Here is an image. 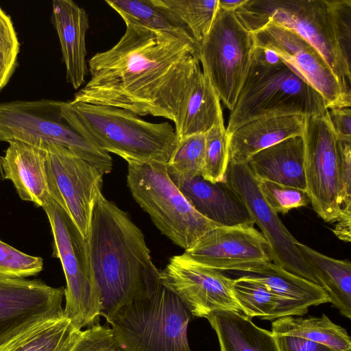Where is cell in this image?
<instances>
[{"instance_id":"obj_33","label":"cell","mask_w":351,"mask_h":351,"mask_svg":"<svg viewBox=\"0 0 351 351\" xmlns=\"http://www.w3.org/2000/svg\"><path fill=\"white\" fill-rule=\"evenodd\" d=\"M204 152V134H193L178 140L167 163L168 173L186 178L202 176Z\"/></svg>"},{"instance_id":"obj_35","label":"cell","mask_w":351,"mask_h":351,"mask_svg":"<svg viewBox=\"0 0 351 351\" xmlns=\"http://www.w3.org/2000/svg\"><path fill=\"white\" fill-rule=\"evenodd\" d=\"M20 43L12 19L0 8V91L8 84L18 65Z\"/></svg>"},{"instance_id":"obj_6","label":"cell","mask_w":351,"mask_h":351,"mask_svg":"<svg viewBox=\"0 0 351 351\" xmlns=\"http://www.w3.org/2000/svg\"><path fill=\"white\" fill-rule=\"evenodd\" d=\"M250 32L274 22L295 32L325 58L339 83L343 99L351 106V66L338 43L331 0H247L235 11Z\"/></svg>"},{"instance_id":"obj_26","label":"cell","mask_w":351,"mask_h":351,"mask_svg":"<svg viewBox=\"0 0 351 351\" xmlns=\"http://www.w3.org/2000/svg\"><path fill=\"white\" fill-rule=\"evenodd\" d=\"M297 247L313 271L317 284L344 317L351 318V263L327 256L298 242Z\"/></svg>"},{"instance_id":"obj_25","label":"cell","mask_w":351,"mask_h":351,"mask_svg":"<svg viewBox=\"0 0 351 351\" xmlns=\"http://www.w3.org/2000/svg\"><path fill=\"white\" fill-rule=\"evenodd\" d=\"M233 292L242 313L249 318L275 320L287 316H302L308 306L285 298L265 285L243 275L233 279Z\"/></svg>"},{"instance_id":"obj_11","label":"cell","mask_w":351,"mask_h":351,"mask_svg":"<svg viewBox=\"0 0 351 351\" xmlns=\"http://www.w3.org/2000/svg\"><path fill=\"white\" fill-rule=\"evenodd\" d=\"M304 145L306 191L315 212L324 221H337L342 202L339 178L337 138L327 110L306 118Z\"/></svg>"},{"instance_id":"obj_12","label":"cell","mask_w":351,"mask_h":351,"mask_svg":"<svg viewBox=\"0 0 351 351\" xmlns=\"http://www.w3.org/2000/svg\"><path fill=\"white\" fill-rule=\"evenodd\" d=\"M44 149L49 195L87 238L95 206L102 193L104 174L64 147L48 145Z\"/></svg>"},{"instance_id":"obj_19","label":"cell","mask_w":351,"mask_h":351,"mask_svg":"<svg viewBox=\"0 0 351 351\" xmlns=\"http://www.w3.org/2000/svg\"><path fill=\"white\" fill-rule=\"evenodd\" d=\"M52 8L51 22L59 38L66 80L77 89L84 83L87 73L88 14L84 8L71 0H54Z\"/></svg>"},{"instance_id":"obj_40","label":"cell","mask_w":351,"mask_h":351,"mask_svg":"<svg viewBox=\"0 0 351 351\" xmlns=\"http://www.w3.org/2000/svg\"><path fill=\"white\" fill-rule=\"evenodd\" d=\"M327 114L337 139L351 142L350 107L328 108Z\"/></svg>"},{"instance_id":"obj_31","label":"cell","mask_w":351,"mask_h":351,"mask_svg":"<svg viewBox=\"0 0 351 351\" xmlns=\"http://www.w3.org/2000/svg\"><path fill=\"white\" fill-rule=\"evenodd\" d=\"M155 1L187 27L197 43L208 33L219 8L218 0Z\"/></svg>"},{"instance_id":"obj_9","label":"cell","mask_w":351,"mask_h":351,"mask_svg":"<svg viewBox=\"0 0 351 351\" xmlns=\"http://www.w3.org/2000/svg\"><path fill=\"white\" fill-rule=\"evenodd\" d=\"M53 237V255L65 276L64 315L77 330L99 322L101 294L85 238L66 212L49 195L42 207Z\"/></svg>"},{"instance_id":"obj_24","label":"cell","mask_w":351,"mask_h":351,"mask_svg":"<svg viewBox=\"0 0 351 351\" xmlns=\"http://www.w3.org/2000/svg\"><path fill=\"white\" fill-rule=\"evenodd\" d=\"M206 319L221 351H279L273 332L257 326L243 313L217 311Z\"/></svg>"},{"instance_id":"obj_10","label":"cell","mask_w":351,"mask_h":351,"mask_svg":"<svg viewBox=\"0 0 351 351\" xmlns=\"http://www.w3.org/2000/svg\"><path fill=\"white\" fill-rule=\"evenodd\" d=\"M254 46L253 33L243 25L235 12L220 8L208 33L197 43L203 73L230 111L247 75Z\"/></svg>"},{"instance_id":"obj_39","label":"cell","mask_w":351,"mask_h":351,"mask_svg":"<svg viewBox=\"0 0 351 351\" xmlns=\"http://www.w3.org/2000/svg\"><path fill=\"white\" fill-rule=\"evenodd\" d=\"M342 208H351V142L337 139Z\"/></svg>"},{"instance_id":"obj_20","label":"cell","mask_w":351,"mask_h":351,"mask_svg":"<svg viewBox=\"0 0 351 351\" xmlns=\"http://www.w3.org/2000/svg\"><path fill=\"white\" fill-rule=\"evenodd\" d=\"M46 157L45 149L19 141L9 143L0 157L3 178L12 181L21 199L40 207L49 196Z\"/></svg>"},{"instance_id":"obj_7","label":"cell","mask_w":351,"mask_h":351,"mask_svg":"<svg viewBox=\"0 0 351 351\" xmlns=\"http://www.w3.org/2000/svg\"><path fill=\"white\" fill-rule=\"evenodd\" d=\"M98 146L128 163H167L178 140L168 122L154 123L132 112L110 106L69 101Z\"/></svg>"},{"instance_id":"obj_42","label":"cell","mask_w":351,"mask_h":351,"mask_svg":"<svg viewBox=\"0 0 351 351\" xmlns=\"http://www.w3.org/2000/svg\"><path fill=\"white\" fill-rule=\"evenodd\" d=\"M334 234L341 240L345 242H350L351 240V209L342 208L340 217L337 221Z\"/></svg>"},{"instance_id":"obj_4","label":"cell","mask_w":351,"mask_h":351,"mask_svg":"<svg viewBox=\"0 0 351 351\" xmlns=\"http://www.w3.org/2000/svg\"><path fill=\"white\" fill-rule=\"evenodd\" d=\"M0 141H19L43 149L48 145L60 146L93 165L104 175L112 169V158L98 146L69 101L1 103Z\"/></svg>"},{"instance_id":"obj_18","label":"cell","mask_w":351,"mask_h":351,"mask_svg":"<svg viewBox=\"0 0 351 351\" xmlns=\"http://www.w3.org/2000/svg\"><path fill=\"white\" fill-rule=\"evenodd\" d=\"M169 175L193 208L207 219L221 226L254 223L244 203L224 179L213 183L202 176Z\"/></svg>"},{"instance_id":"obj_3","label":"cell","mask_w":351,"mask_h":351,"mask_svg":"<svg viewBox=\"0 0 351 351\" xmlns=\"http://www.w3.org/2000/svg\"><path fill=\"white\" fill-rule=\"evenodd\" d=\"M323 96L275 52L255 45L250 66L228 117L229 136L254 120L324 114Z\"/></svg>"},{"instance_id":"obj_30","label":"cell","mask_w":351,"mask_h":351,"mask_svg":"<svg viewBox=\"0 0 351 351\" xmlns=\"http://www.w3.org/2000/svg\"><path fill=\"white\" fill-rule=\"evenodd\" d=\"M105 2L123 19L170 34L197 48L187 27L155 0H106Z\"/></svg>"},{"instance_id":"obj_36","label":"cell","mask_w":351,"mask_h":351,"mask_svg":"<svg viewBox=\"0 0 351 351\" xmlns=\"http://www.w3.org/2000/svg\"><path fill=\"white\" fill-rule=\"evenodd\" d=\"M43 259L23 253L0 240V276L25 278L43 269Z\"/></svg>"},{"instance_id":"obj_29","label":"cell","mask_w":351,"mask_h":351,"mask_svg":"<svg viewBox=\"0 0 351 351\" xmlns=\"http://www.w3.org/2000/svg\"><path fill=\"white\" fill-rule=\"evenodd\" d=\"M274 335H291L327 346L337 351H351L347 331L325 314L315 316H287L271 323Z\"/></svg>"},{"instance_id":"obj_27","label":"cell","mask_w":351,"mask_h":351,"mask_svg":"<svg viewBox=\"0 0 351 351\" xmlns=\"http://www.w3.org/2000/svg\"><path fill=\"white\" fill-rule=\"evenodd\" d=\"M81 330L64 315L46 319L14 337L0 351H71Z\"/></svg>"},{"instance_id":"obj_14","label":"cell","mask_w":351,"mask_h":351,"mask_svg":"<svg viewBox=\"0 0 351 351\" xmlns=\"http://www.w3.org/2000/svg\"><path fill=\"white\" fill-rule=\"evenodd\" d=\"M160 274L162 282L194 317L206 318L217 311L243 313L234 295L233 279L194 261L184 253L171 257Z\"/></svg>"},{"instance_id":"obj_8","label":"cell","mask_w":351,"mask_h":351,"mask_svg":"<svg viewBox=\"0 0 351 351\" xmlns=\"http://www.w3.org/2000/svg\"><path fill=\"white\" fill-rule=\"evenodd\" d=\"M127 184L139 206L162 234L186 250L210 230L221 226L207 219L171 180L167 163H128Z\"/></svg>"},{"instance_id":"obj_41","label":"cell","mask_w":351,"mask_h":351,"mask_svg":"<svg viewBox=\"0 0 351 351\" xmlns=\"http://www.w3.org/2000/svg\"><path fill=\"white\" fill-rule=\"evenodd\" d=\"M274 335L279 351H337L324 344L298 337Z\"/></svg>"},{"instance_id":"obj_43","label":"cell","mask_w":351,"mask_h":351,"mask_svg":"<svg viewBox=\"0 0 351 351\" xmlns=\"http://www.w3.org/2000/svg\"><path fill=\"white\" fill-rule=\"evenodd\" d=\"M247 0H218L219 8L230 12H235L243 6Z\"/></svg>"},{"instance_id":"obj_15","label":"cell","mask_w":351,"mask_h":351,"mask_svg":"<svg viewBox=\"0 0 351 351\" xmlns=\"http://www.w3.org/2000/svg\"><path fill=\"white\" fill-rule=\"evenodd\" d=\"M64 288L0 276V348L34 325L64 315Z\"/></svg>"},{"instance_id":"obj_21","label":"cell","mask_w":351,"mask_h":351,"mask_svg":"<svg viewBox=\"0 0 351 351\" xmlns=\"http://www.w3.org/2000/svg\"><path fill=\"white\" fill-rule=\"evenodd\" d=\"M306 117L283 116L254 120L229 135V161L245 164L256 154L291 137L302 136Z\"/></svg>"},{"instance_id":"obj_38","label":"cell","mask_w":351,"mask_h":351,"mask_svg":"<svg viewBox=\"0 0 351 351\" xmlns=\"http://www.w3.org/2000/svg\"><path fill=\"white\" fill-rule=\"evenodd\" d=\"M331 5L340 49L351 66V0H331Z\"/></svg>"},{"instance_id":"obj_28","label":"cell","mask_w":351,"mask_h":351,"mask_svg":"<svg viewBox=\"0 0 351 351\" xmlns=\"http://www.w3.org/2000/svg\"><path fill=\"white\" fill-rule=\"evenodd\" d=\"M244 276L265 285L285 298L299 302L308 307L330 302L328 296L320 287L273 262L256 267Z\"/></svg>"},{"instance_id":"obj_2","label":"cell","mask_w":351,"mask_h":351,"mask_svg":"<svg viewBox=\"0 0 351 351\" xmlns=\"http://www.w3.org/2000/svg\"><path fill=\"white\" fill-rule=\"evenodd\" d=\"M86 239L101 294V316L105 319L133 300L149 295L160 285V271L152 261L142 231L102 193Z\"/></svg>"},{"instance_id":"obj_13","label":"cell","mask_w":351,"mask_h":351,"mask_svg":"<svg viewBox=\"0 0 351 351\" xmlns=\"http://www.w3.org/2000/svg\"><path fill=\"white\" fill-rule=\"evenodd\" d=\"M224 180L244 203L269 244L272 262L315 285L316 278L297 247L298 241L265 202L248 165L228 162Z\"/></svg>"},{"instance_id":"obj_17","label":"cell","mask_w":351,"mask_h":351,"mask_svg":"<svg viewBox=\"0 0 351 351\" xmlns=\"http://www.w3.org/2000/svg\"><path fill=\"white\" fill-rule=\"evenodd\" d=\"M184 253L194 261L221 271L247 273L272 262L269 244L254 223L214 228Z\"/></svg>"},{"instance_id":"obj_5","label":"cell","mask_w":351,"mask_h":351,"mask_svg":"<svg viewBox=\"0 0 351 351\" xmlns=\"http://www.w3.org/2000/svg\"><path fill=\"white\" fill-rule=\"evenodd\" d=\"M191 312L162 280L151 294L123 305L106 318L123 351H192Z\"/></svg>"},{"instance_id":"obj_23","label":"cell","mask_w":351,"mask_h":351,"mask_svg":"<svg viewBox=\"0 0 351 351\" xmlns=\"http://www.w3.org/2000/svg\"><path fill=\"white\" fill-rule=\"evenodd\" d=\"M222 121L219 97L209 79L199 69L189 85L178 110L174 122L178 140L205 134Z\"/></svg>"},{"instance_id":"obj_1","label":"cell","mask_w":351,"mask_h":351,"mask_svg":"<svg viewBox=\"0 0 351 351\" xmlns=\"http://www.w3.org/2000/svg\"><path fill=\"white\" fill-rule=\"evenodd\" d=\"M125 32L88 60L90 78L73 102L105 105L173 122L200 69L197 48L177 37L123 19Z\"/></svg>"},{"instance_id":"obj_32","label":"cell","mask_w":351,"mask_h":351,"mask_svg":"<svg viewBox=\"0 0 351 351\" xmlns=\"http://www.w3.org/2000/svg\"><path fill=\"white\" fill-rule=\"evenodd\" d=\"M204 165L202 176L211 182L223 180L229 162V136L223 121L205 134Z\"/></svg>"},{"instance_id":"obj_37","label":"cell","mask_w":351,"mask_h":351,"mask_svg":"<svg viewBox=\"0 0 351 351\" xmlns=\"http://www.w3.org/2000/svg\"><path fill=\"white\" fill-rule=\"evenodd\" d=\"M71 351H123L107 323L82 330Z\"/></svg>"},{"instance_id":"obj_34","label":"cell","mask_w":351,"mask_h":351,"mask_svg":"<svg viewBox=\"0 0 351 351\" xmlns=\"http://www.w3.org/2000/svg\"><path fill=\"white\" fill-rule=\"evenodd\" d=\"M257 181L265 202L278 214H286L293 208L311 204L305 190L264 180Z\"/></svg>"},{"instance_id":"obj_16","label":"cell","mask_w":351,"mask_h":351,"mask_svg":"<svg viewBox=\"0 0 351 351\" xmlns=\"http://www.w3.org/2000/svg\"><path fill=\"white\" fill-rule=\"evenodd\" d=\"M253 34L255 45L275 52L289 64L323 96L328 109L350 107L332 69L304 37L274 22L267 23Z\"/></svg>"},{"instance_id":"obj_44","label":"cell","mask_w":351,"mask_h":351,"mask_svg":"<svg viewBox=\"0 0 351 351\" xmlns=\"http://www.w3.org/2000/svg\"><path fill=\"white\" fill-rule=\"evenodd\" d=\"M3 178V173L1 165V160H0V180H2Z\"/></svg>"},{"instance_id":"obj_22","label":"cell","mask_w":351,"mask_h":351,"mask_svg":"<svg viewBox=\"0 0 351 351\" xmlns=\"http://www.w3.org/2000/svg\"><path fill=\"white\" fill-rule=\"evenodd\" d=\"M247 164L257 180L306 191L302 136L289 138L259 152Z\"/></svg>"}]
</instances>
